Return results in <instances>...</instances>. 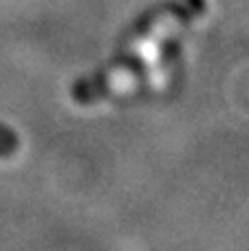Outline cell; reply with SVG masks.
Returning a JSON list of instances; mask_svg holds the SVG:
<instances>
[{"mask_svg":"<svg viewBox=\"0 0 249 251\" xmlns=\"http://www.w3.org/2000/svg\"><path fill=\"white\" fill-rule=\"evenodd\" d=\"M203 11H205V0H174V2H168L163 7L154 9L126 38V42L122 44V55L146 51V47L150 49L154 42L172 35L181 26L190 25Z\"/></svg>","mask_w":249,"mask_h":251,"instance_id":"obj_1","label":"cell"},{"mask_svg":"<svg viewBox=\"0 0 249 251\" xmlns=\"http://www.w3.org/2000/svg\"><path fill=\"white\" fill-rule=\"evenodd\" d=\"M141 77H144V66L132 64L130 60H124L115 64L113 69L104 71V73L77 82L73 86V100L84 106L97 104V101L108 100V97L132 88Z\"/></svg>","mask_w":249,"mask_h":251,"instance_id":"obj_2","label":"cell"}]
</instances>
